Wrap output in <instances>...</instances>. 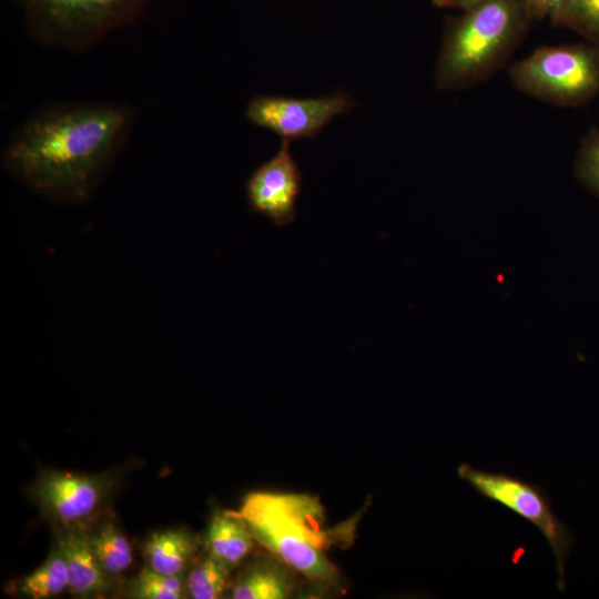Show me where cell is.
I'll list each match as a JSON object with an SVG mask.
<instances>
[{
	"mask_svg": "<svg viewBox=\"0 0 599 599\" xmlns=\"http://www.w3.org/2000/svg\"><path fill=\"white\" fill-rule=\"evenodd\" d=\"M522 92L556 104L578 102L599 87V59L582 47H546L510 70Z\"/></svg>",
	"mask_w": 599,
	"mask_h": 599,
	"instance_id": "8992f818",
	"label": "cell"
},
{
	"mask_svg": "<svg viewBox=\"0 0 599 599\" xmlns=\"http://www.w3.org/2000/svg\"><path fill=\"white\" fill-rule=\"evenodd\" d=\"M89 537L101 568L110 577L122 573L132 565L130 541L113 520L102 522Z\"/></svg>",
	"mask_w": 599,
	"mask_h": 599,
	"instance_id": "5bb4252c",
	"label": "cell"
},
{
	"mask_svg": "<svg viewBox=\"0 0 599 599\" xmlns=\"http://www.w3.org/2000/svg\"><path fill=\"white\" fill-rule=\"evenodd\" d=\"M357 102L344 90L317 98L256 95L245 109L253 124L288 142L314 139L335 118L351 112Z\"/></svg>",
	"mask_w": 599,
	"mask_h": 599,
	"instance_id": "ba28073f",
	"label": "cell"
},
{
	"mask_svg": "<svg viewBox=\"0 0 599 599\" xmlns=\"http://www.w3.org/2000/svg\"><path fill=\"white\" fill-rule=\"evenodd\" d=\"M69 570V591L77 597H97L110 588V576L101 568L83 528L65 529L58 539Z\"/></svg>",
	"mask_w": 599,
	"mask_h": 599,
	"instance_id": "30bf717a",
	"label": "cell"
},
{
	"mask_svg": "<svg viewBox=\"0 0 599 599\" xmlns=\"http://www.w3.org/2000/svg\"><path fill=\"white\" fill-rule=\"evenodd\" d=\"M457 475L480 496L520 516L542 534L555 555L557 587L562 591L566 564L575 536L554 512L550 498L542 487L507 473L475 468L467 463L458 465Z\"/></svg>",
	"mask_w": 599,
	"mask_h": 599,
	"instance_id": "5b68a950",
	"label": "cell"
},
{
	"mask_svg": "<svg viewBox=\"0 0 599 599\" xmlns=\"http://www.w3.org/2000/svg\"><path fill=\"white\" fill-rule=\"evenodd\" d=\"M573 0H528L532 17H550L552 21L570 6Z\"/></svg>",
	"mask_w": 599,
	"mask_h": 599,
	"instance_id": "ffe728a7",
	"label": "cell"
},
{
	"mask_svg": "<svg viewBox=\"0 0 599 599\" xmlns=\"http://www.w3.org/2000/svg\"><path fill=\"white\" fill-rule=\"evenodd\" d=\"M528 0H480L446 31L435 70L439 90L469 87L495 72L531 18Z\"/></svg>",
	"mask_w": 599,
	"mask_h": 599,
	"instance_id": "7a4b0ae2",
	"label": "cell"
},
{
	"mask_svg": "<svg viewBox=\"0 0 599 599\" xmlns=\"http://www.w3.org/2000/svg\"><path fill=\"white\" fill-rule=\"evenodd\" d=\"M290 144L282 140L276 154L261 164L246 182L251 210L278 226H287L295 221L302 190V173Z\"/></svg>",
	"mask_w": 599,
	"mask_h": 599,
	"instance_id": "9c48e42d",
	"label": "cell"
},
{
	"mask_svg": "<svg viewBox=\"0 0 599 599\" xmlns=\"http://www.w3.org/2000/svg\"><path fill=\"white\" fill-rule=\"evenodd\" d=\"M70 577L63 550L57 541L45 561L20 583L21 593L33 599H48L69 590Z\"/></svg>",
	"mask_w": 599,
	"mask_h": 599,
	"instance_id": "9a60e30c",
	"label": "cell"
},
{
	"mask_svg": "<svg viewBox=\"0 0 599 599\" xmlns=\"http://www.w3.org/2000/svg\"><path fill=\"white\" fill-rule=\"evenodd\" d=\"M37 43L84 52L112 31L136 22L151 0H12Z\"/></svg>",
	"mask_w": 599,
	"mask_h": 599,
	"instance_id": "277c9868",
	"label": "cell"
},
{
	"mask_svg": "<svg viewBox=\"0 0 599 599\" xmlns=\"http://www.w3.org/2000/svg\"><path fill=\"white\" fill-rule=\"evenodd\" d=\"M555 22L566 23L599 39V0H573Z\"/></svg>",
	"mask_w": 599,
	"mask_h": 599,
	"instance_id": "ac0fdd59",
	"label": "cell"
},
{
	"mask_svg": "<svg viewBox=\"0 0 599 599\" xmlns=\"http://www.w3.org/2000/svg\"><path fill=\"white\" fill-rule=\"evenodd\" d=\"M129 105L75 102L49 105L8 139L2 164L38 194L57 202L85 200L129 136Z\"/></svg>",
	"mask_w": 599,
	"mask_h": 599,
	"instance_id": "6da1fadb",
	"label": "cell"
},
{
	"mask_svg": "<svg viewBox=\"0 0 599 599\" xmlns=\"http://www.w3.org/2000/svg\"><path fill=\"white\" fill-rule=\"evenodd\" d=\"M254 537L235 512H217L209 525L206 546L210 555L229 568L240 564L252 550Z\"/></svg>",
	"mask_w": 599,
	"mask_h": 599,
	"instance_id": "8fae6325",
	"label": "cell"
},
{
	"mask_svg": "<svg viewBox=\"0 0 599 599\" xmlns=\"http://www.w3.org/2000/svg\"><path fill=\"white\" fill-rule=\"evenodd\" d=\"M293 580L274 561H260L244 570L232 589L234 599H283L291 596Z\"/></svg>",
	"mask_w": 599,
	"mask_h": 599,
	"instance_id": "4fadbf2b",
	"label": "cell"
},
{
	"mask_svg": "<svg viewBox=\"0 0 599 599\" xmlns=\"http://www.w3.org/2000/svg\"><path fill=\"white\" fill-rule=\"evenodd\" d=\"M194 551L193 537L182 529L152 534L143 546L148 567L165 575L182 573Z\"/></svg>",
	"mask_w": 599,
	"mask_h": 599,
	"instance_id": "7c38bea8",
	"label": "cell"
},
{
	"mask_svg": "<svg viewBox=\"0 0 599 599\" xmlns=\"http://www.w3.org/2000/svg\"><path fill=\"white\" fill-rule=\"evenodd\" d=\"M119 476L115 471L84 474L42 470L31 496L42 514L65 529L83 528L108 501Z\"/></svg>",
	"mask_w": 599,
	"mask_h": 599,
	"instance_id": "52a82bcc",
	"label": "cell"
},
{
	"mask_svg": "<svg viewBox=\"0 0 599 599\" xmlns=\"http://www.w3.org/2000/svg\"><path fill=\"white\" fill-rule=\"evenodd\" d=\"M248 527L254 540L283 564L317 581H332L335 566L326 550L329 532L324 511L309 495L255 491L246 496L235 512Z\"/></svg>",
	"mask_w": 599,
	"mask_h": 599,
	"instance_id": "3957f363",
	"label": "cell"
},
{
	"mask_svg": "<svg viewBox=\"0 0 599 599\" xmlns=\"http://www.w3.org/2000/svg\"><path fill=\"white\" fill-rule=\"evenodd\" d=\"M131 593L139 599H181L186 593V580L182 573L165 575L146 567L134 579Z\"/></svg>",
	"mask_w": 599,
	"mask_h": 599,
	"instance_id": "e0dca14e",
	"label": "cell"
},
{
	"mask_svg": "<svg viewBox=\"0 0 599 599\" xmlns=\"http://www.w3.org/2000/svg\"><path fill=\"white\" fill-rule=\"evenodd\" d=\"M577 174L599 194V135H592L585 142L577 161Z\"/></svg>",
	"mask_w": 599,
	"mask_h": 599,
	"instance_id": "d6986e66",
	"label": "cell"
},
{
	"mask_svg": "<svg viewBox=\"0 0 599 599\" xmlns=\"http://www.w3.org/2000/svg\"><path fill=\"white\" fill-rule=\"evenodd\" d=\"M480 0H433L438 8L468 9Z\"/></svg>",
	"mask_w": 599,
	"mask_h": 599,
	"instance_id": "44dd1931",
	"label": "cell"
},
{
	"mask_svg": "<svg viewBox=\"0 0 599 599\" xmlns=\"http://www.w3.org/2000/svg\"><path fill=\"white\" fill-rule=\"evenodd\" d=\"M224 562L209 555L186 578V592L193 599H217L224 593L230 578Z\"/></svg>",
	"mask_w": 599,
	"mask_h": 599,
	"instance_id": "2e32d148",
	"label": "cell"
}]
</instances>
